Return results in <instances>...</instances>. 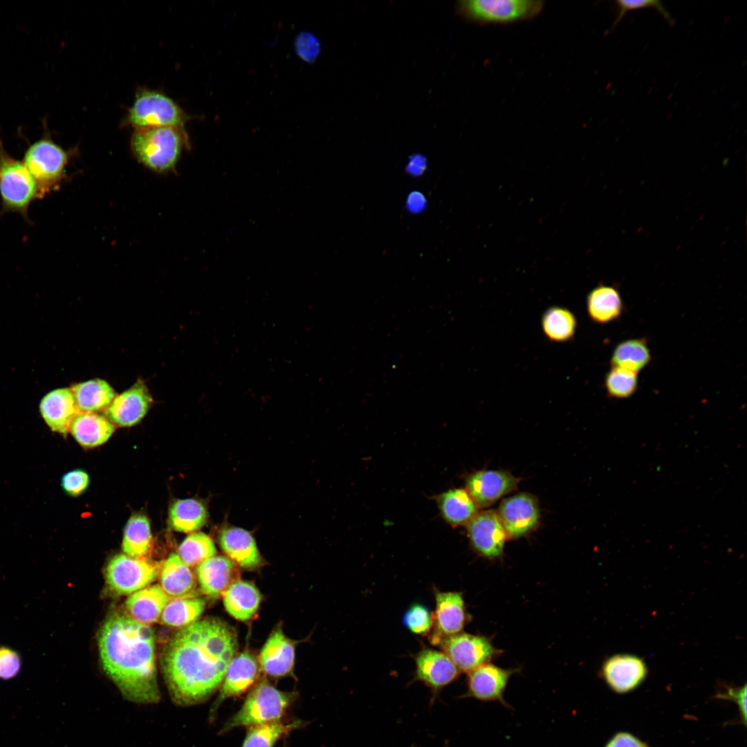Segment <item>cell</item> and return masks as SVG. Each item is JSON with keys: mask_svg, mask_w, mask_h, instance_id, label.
<instances>
[{"mask_svg": "<svg viewBox=\"0 0 747 747\" xmlns=\"http://www.w3.org/2000/svg\"><path fill=\"white\" fill-rule=\"evenodd\" d=\"M237 648L235 631L225 622L207 618L182 628L165 648L163 671L176 704L201 703L222 683Z\"/></svg>", "mask_w": 747, "mask_h": 747, "instance_id": "6da1fadb", "label": "cell"}, {"mask_svg": "<svg viewBox=\"0 0 747 747\" xmlns=\"http://www.w3.org/2000/svg\"><path fill=\"white\" fill-rule=\"evenodd\" d=\"M98 646L104 672L127 699L158 701L155 636L148 625L128 615L113 614L100 629Z\"/></svg>", "mask_w": 747, "mask_h": 747, "instance_id": "7a4b0ae2", "label": "cell"}, {"mask_svg": "<svg viewBox=\"0 0 747 747\" xmlns=\"http://www.w3.org/2000/svg\"><path fill=\"white\" fill-rule=\"evenodd\" d=\"M136 158L156 173L172 171L188 145L183 128L163 127L136 129L131 138Z\"/></svg>", "mask_w": 747, "mask_h": 747, "instance_id": "3957f363", "label": "cell"}, {"mask_svg": "<svg viewBox=\"0 0 747 747\" xmlns=\"http://www.w3.org/2000/svg\"><path fill=\"white\" fill-rule=\"evenodd\" d=\"M71 156L46 135L28 145L22 161L36 183L39 199L59 187Z\"/></svg>", "mask_w": 747, "mask_h": 747, "instance_id": "277c9868", "label": "cell"}, {"mask_svg": "<svg viewBox=\"0 0 747 747\" xmlns=\"http://www.w3.org/2000/svg\"><path fill=\"white\" fill-rule=\"evenodd\" d=\"M294 695L263 681L248 694L240 710L224 725L221 732L240 726H252L279 720Z\"/></svg>", "mask_w": 747, "mask_h": 747, "instance_id": "5b68a950", "label": "cell"}, {"mask_svg": "<svg viewBox=\"0 0 747 747\" xmlns=\"http://www.w3.org/2000/svg\"><path fill=\"white\" fill-rule=\"evenodd\" d=\"M0 199L3 212H13L28 219L31 202L39 199L36 183L23 161L12 157L0 137Z\"/></svg>", "mask_w": 747, "mask_h": 747, "instance_id": "8992f818", "label": "cell"}, {"mask_svg": "<svg viewBox=\"0 0 747 747\" xmlns=\"http://www.w3.org/2000/svg\"><path fill=\"white\" fill-rule=\"evenodd\" d=\"M189 117L165 94L142 89L136 93L128 111L127 122L136 129L172 127L183 128Z\"/></svg>", "mask_w": 747, "mask_h": 747, "instance_id": "52a82bcc", "label": "cell"}, {"mask_svg": "<svg viewBox=\"0 0 747 747\" xmlns=\"http://www.w3.org/2000/svg\"><path fill=\"white\" fill-rule=\"evenodd\" d=\"M543 6L538 0H468L459 2L458 8L469 20L504 24L532 18Z\"/></svg>", "mask_w": 747, "mask_h": 747, "instance_id": "ba28073f", "label": "cell"}, {"mask_svg": "<svg viewBox=\"0 0 747 747\" xmlns=\"http://www.w3.org/2000/svg\"><path fill=\"white\" fill-rule=\"evenodd\" d=\"M161 567L162 564L156 562L118 554L107 566L106 582L116 594H132L156 580Z\"/></svg>", "mask_w": 747, "mask_h": 747, "instance_id": "9c48e42d", "label": "cell"}, {"mask_svg": "<svg viewBox=\"0 0 747 747\" xmlns=\"http://www.w3.org/2000/svg\"><path fill=\"white\" fill-rule=\"evenodd\" d=\"M439 645L460 672L468 673L499 653L488 638L463 632L443 638Z\"/></svg>", "mask_w": 747, "mask_h": 747, "instance_id": "30bf717a", "label": "cell"}, {"mask_svg": "<svg viewBox=\"0 0 747 747\" xmlns=\"http://www.w3.org/2000/svg\"><path fill=\"white\" fill-rule=\"evenodd\" d=\"M434 600L433 626L429 633V640L432 645H439L443 638L461 632L468 620V615L459 592L436 590Z\"/></svg>", "mask_w": 747, "mask_h": 747, "instance_id": "8fae6325", "label": "cell"}, {"mask_svg": "<svg viewBox=\"0 0 747 747\" xmlns=\"http://www.w3.org/2000/svg\"><path fill=\"white\" fill-rule=\"evenodd\" d=\"M497 514L507 537L512 539L528 535L537 526L540 520L537 499L528 493H519L505 499Z\"/></svg>", "mask_w": 747, "mask_h": 747, "instance_id": "7c38bea8", "label": "cell"}, {"mask_svg": "<svg viewBox=\"0 0 747 747\" xmlns=\"http://www.w3.org/2000/svg\"><path fill=\"white\" fill-rule=\"evenodd\" d=\"M466 525L470 545L477 553L489 559L502 555L508 537L496 512H478Z\"/></svg>", "mask_w": 747, "mask_h": 747, "instance_id": "4fadbf2b", "label": "cell"}, {"mask_svg": "<svg viewBox=\"0 0 747 747\" xmlns=\"http://www.w3.org/2000/svg\"><path fill=\"white\" fill-rule=\"evenodd\" d=\"M152 398L145 382L138 380L131 387L116 394L106 409L107 418L121 427L138 423L147 414Z\"/></svg>", "mask_w": 747, "mask_h": 747, "instance_id": "5bb4252c", "label": "cell"}, {"mask_svg": "<svg viewBox=\"0 0 747 747\" xmlns=\"http://www.w3.org/2000/svg\"><path fill=\"white\" fill-rule=\"evenodd\" d=\"M518 479L507 471L480 470L465 480V490L478 507H487L515 490Z\"/></svg>", "mask_w": 747, "mask_h": 747, "instance_id": "9a60e30c", "label": "cell"}, {"mask_svg": "<svg viewBox=\"0 0 747 747\" xmlns=\"http://www.w3.org/2000/svg\"><path fill=\"white\" fill-rule=\"evenodd\" d=\"M513 670L504 669L490 663H485L468 672V690L465 697L483 701H498L506 708L504 693Z\"/></svg>", "mask_w": 747, "mask_h": 747, "instance_id": "2e32d148", "label": "cell"}, {"mask_svg": "<svg viewBox=\"0 0 747 747\" xmlns=\"http://www.w3.org/2000/svg\"><path fill=\"white\" fill-rule=\"evenodd\" d=\"M602 675L615 692H629L645 679L647 669L643 659L633 654H620L610 656L602 667Z\"/></svg>", "mask_w": 747, "mask_h": 747, "instance_id": "e0dca14e", "label": "cell"}, {"mask_svg": "<svg viewBox=\"0 0 747 747\" xmlns=\"http://www.w3.org/2000/svg\"><path fill=\"white\" fill-rule=\"evenodd\" d=\"M416 679L423 682L434 692L454 681L460 671L443 652L423 648L415 657Z\"/></svg>", "mask_w": 747, "mask_h": 747, "instance_id": "ac0fdd59", "label": "cell"}, {"mask_svg": "<svg viewBox=\"0 0 747 747\" xmlns=\"http://www.w3.org/2000/svg\"><path fill=\"white\" fill-rule=\"evenodd\" d=\"M259 670L258 662L252 654L245 652L234 657L227 667L219 694L212 707L213 712L226 699L247 691L257 679Z\"/></svg>", "mask_w": 747, "mask_h": 747, "instance_id": "d6986e66", "label": "cell"}, {"mask_svg": "<svg viewBox=\"0 0 747 747\" xmlns=\"http://www.w3.org/2000/svg\"><path fill=\"white\" fill-rule=\"evenodd\" d=\"M39 413L54 432L65 436L79 412L71 388H58L47 393L39 403Z\"/></svg>", "mask_w": 747, "mask_h": 747, "instance_id": "ffe728a7", "label": "cell"}, {"mask_svg": "<svg viewBox=\"0 0 747 747\" xmlns=\"http://www.w3.org/2000/svg\"><path fill=\"white\" fill-rule=\"evenodd\" d=\"M295 647L282 629L275 630L269 636L259 655L261 670L273 677L284 676L293 670Z\"/></svg>", "mask_w": 747, "mask_h": 747, "instance_id": "44dd1931", "label": "cell"}, {"mask_svg": "<svg viewBox=\"0 0 747 747\" xmlns=\"http://www.w3.org/2000/svg\"><path fill=\"white\" fill-rule=\"evenodd\" d=\"M237 570L228 557L214 555L197 566L196 576L200 588L206 596L217 598L236 580Z\"/></svg>", "mask_w": 747, "mask_h": 747, "instance_id": "7402d4cb", "label": "cell"}, {"mask_svg": "<svg viewBox=\"0 0 747 747\" xmlns=\"http://www.w3.org/2000/svg\"><path fill=\"white\" fill-rule=\"evenodd\" d=\"M219 544L228 557L246 569H253L261 564L262 558L252 535L246 530L228 527L222 530Z\"/></svg>", "mask_w": 747, "mask_h": 747, "instance_id": "603a6c76", "label": "cell"}, {"mask_svg": "<svg viewBox=\"0 0 747 747\" xmlns=\"http://www.w3.org/2000/svg\"><path fill=\"white\" fill-rule=\"evenodd\" d=\"M169 600L161 587L156 584L132 593L126 600L125 607L131 618L147 625L159 620Z\"/></svg>", "mask_w": 747, "mask_h": 747, "instance_id": "cb8c5ba5", "label": "cell"}, {"mask_svg": "<svg viewBox=\"0 0 747 747\" xmlns=\"http://www.w3.org/2000/svg\"><path fill=\"white\" fill-rule=\"evenodd\" d=\"M160 571V587L169 597H196L195 576L177 554L169 555Z\"/></svg>", "mask_w": 747, "mask_h": 747, "instance_id": "d4e9b609", "label": "cell"}, {"mask_svg": "<svg viewBox=\"0 0 747 747\" xmlns=\"http://www.w3.org/2000/svg\"><path fill=\"white\" fill-rule=\"evenodd\" d=\"M115 427L109 420L97 413L79 412L72 420L69 432L83 447L100 445L111 436Z\"/></svg>", "mask_w": 747, "mask_h": 747, "instance_id": "484cf974", "label": "cell"}, {"mask_svg": "<svg viewBox=\"0 0 747 747\" xmlns=\"http://www.w3.org/2000/svg\"><path fill=\"white\" fill-rule=\"evenodd\" d=\"M587 309L593 322L606 324L617 320L621 316L624 304L617 288L600 284L588 294Z\"/></svg>", "mask_w": 747, "mask_h": 747, "instance_id": "4316f807", "label": "cell"}, {"mask_svg": "<svg viewBox=\"0 0 747 747\" xmlns=\"http://www.w3.org/2000/svg\"><path fill=\"white\" fill-rule=\"evenodd\" d=\"M222 596L228 614L242 621L250 620L255 616L261 602L258 589L252 583L240 580L233 582Z\"/></svg>", "mask_w": 747, "mask_h": 747, "instance_id": "83f0119b", "label": "cell"}, {"mask_svg": "<svg viewBox=\"0 0 747 747\" xmlns=\"http://www.w3.org/2000/svg\"><path fill=\"white\" fill-rule=\"evenodd\" d=\"M71 389L76 407L81 412L95 413L105 409L116 396L109 383L100 378L77 383Z\"/></svg>", "mask_w": 747, "mask_h": 747, "instance_id": "f1b7e54d", "label": "cell"}, {"mask_svg": "<svg viewBox=\"0 0 747 747\" xmlns=\"http://www.w3.org/2000/svg\"><path fill=\"white\" fill-rule=\"evenodd\" d=\"M438 504L443 519L454 526L467 524L479 508L466 490L461 488L442 493L438 498Z\"/></svg>", "mask_w": 747, "mask_h": 747, "instance_id": "f546056e", "label": "cell"}, {"mask_svg": "<svg viewBox=\"0 0 747 747\" xmlns=\"http://www.w3.org/2000/svg\"><path fill=\"white\" fill-rule=\"evenodd\" d=\"M152 535L148 518L142 514L132 515L124 531L122 548L128 556L144 559L152 548Z\"/></svg>", "mask_w": 747, "mask_h": 747, "instance_id": "4dcf8cb0", "label": "cell"}, {"mask_svg": "<svg viewBox=\"0 0 747 747\" xmlns=\"http://www.w3.org/2000/svg\"><path fill=\"white\" fill-rule=\"evenodd\" d=\"M208 513L204 505L195 499H178L169 508V524L178 532L191 533L201 528Z\"/></svg>", "mask_w": 747, "mask_h": 747, "instance_id": "1f68e13d", "label": "cell"}, {"mask_svg": "<svg viewBox=\"0 0 747 747\" xmlns=\"http://www.w3.org/2000/svg\"><path fill=\"white\" fill-rule=\"evenodd\" d=\"M650 349L645 338H633L618 343L611 358V367L638 373L650 362Z\"/></svg>", "mask_w": 747, "mask_h": 747, "instance_id": "d6a6232c", "label": "cell"}, {"mask_svg": "<svg viewBox=\"0 0 747 747\" xmlns=\"http://www.w3.org/2000/svg\"><path fill=\"white\" fill-rule=\"evenodd\" d=\"M205 606V600L198 597L172 598L163 609L161 622L172 627L183 628L197 621Z\"/></svg>", "mask_w": 747, "mask_h": 747, "instance_id": "836d02e7", "label": "cell"}, {"mask_svg": "<svg viewBox=\"0 0 747 747\" xmlns=\"http://www.w3.org/2000/svg\"><path fill=\"white\" fill-rule=\"evenodd\" d=\"M542 326L548 340L555 342H565L574 337L577 320L569 309L562 306H552L544 313Z\"/></svg>", "mask_w": 747, "mask_h": 747, "instance_id": "e575fe53", "label": "cell"}, {"mask_svg": "<svg viewBox=\"0 0 747 747\" xmlns=\"http://www.w3.org/2000/svg\"><path fill=\"white\" fill-rule=\"evenodd\" d=\"M304 725L301 721L280 720L250 726L241 747H274L283 736Z\"/></svg>", "mask_w": 747, "mask_h": 747, "instance_id": "d590c367", "label": "cell"}, {"mask_svg": "<svg viewBox=\"0 0 747 747\" xmlns=\"http://www.w3.org/2000/svg\"><path fill=\"white\" fill-rule=\"evenodd\" d=\"M214 542L206 534L197 532L189 535L181 544L178 555L188 566H199L216 555Z\"/></svg>", "mask_w": 747, "mask_h": 747, "instance_id": "8d00e7d4", "label": "cell"}, {"mask_svg": "<svg viewBox=\"0 0 747 747\" xmlns=\"http://www.w3.org/2000/svg\"><path fill=\"white\" fill-rule=\"evenodd\" d=\"M638 387V374L626 369L611 367L605 378V388L610 398H627Z\"/></svg>", "mask_w": 747, "mask_h": 747, "instance_id": "74e56055", "label": "cell"}, {"mask_svg": "<svg viewBox=\"0 0 747 747\" xmlns=\"http://www.w3.org/2000/svg\"><path fill=\"white\" fill-rule=\"evenodd\" d=\"M403 623L416 635L429 634L433 626V614L425 605L415 603L405 612Z\"/></svg>", "mask_w": 747, "mask_h": 747, "instance_id": "f35d334b", "label": "cell"}, {"mask_svg": "<svg viewBox=\"0 0 747 747\" xmlns=\"http://www.w3.org/2000/svg\"><path fill=\"white\" fill-rule=\"evenodd\" d=\"M294 49L302 60L313 64L320 54L321 44L313 33L302 31L295 38Z\"/></svg>", "mask_w": 747, "mask_h": 747, "instance_id": "ab89813d", "label": "cell"}, {"mask_svg": "<svg viewBox=\"0 0 747 747\" xmlns=\"http://www.w3.org/2000/svg\"><path fill=\"white\" fill-rule=\"evenodd\" d=\"M616 6L618 8V15L616 19L614 21L611 28L616 26L622 20L625 15L631 10H636L644 8H654L658 10L661 15L665 18V19L671 25L674 24V20L672 19L671 15L668 10L665 8L661 1L658 0H641V1H628V0H618L616 1Z\"/></svg>", "mask_w": 747, "mask_h": 747, "instance_id": "60d3db41", "label": "cell"}, {"mask_svg": "<svg viewBox=\"0 0 747 747\" xmlns=\"http://www.w3.org/2000/svg\"><path fill=\"white\" fill-rule=\"evenodd\" d=\"M21 658L15 649L0 647V679L10 680L15 678L21 668Z\"/></svg>", "mask_w": 747, "mask_h": 747, "instance_id": "b9f144b4", "label": "cell"}, {"mask_svg": "<svg viewBox=\"0 0 747 747\" xmlns=\"http://www.w3.org/2000/svg\"><path fill=\"white\" fill-rule=\"evenodd\" d=\"M89 483V474L80 469L65 473L61 479V486L64 491L73 497H77L84 492Z\"/></svg>", "mask_w": 747, "mask_h": 747, "instance_id": "7bdbcfd3", "label": "cell"}, {"mask_svg": "<svg viewBox=\"0 0 747 747\" xmlns=\"http://www.w3.org/2000/svg\"><path fill=\"white\" fill-rule=\"evenodd\" d=\"M605 747H648L645 744L633 735L620 732L616 735Z\"/></svg>", "mask_w": 747, "mask_h": 747, "instance_id": "ee69618b", "label": "cell"}, {"mask_svg": "<svg viewBox=\"0 0 747 747\" xmlns=\"http://www.w3.org/2000/svg\"><path fill=\"white\" fill-rule=\"evenodd\" d=\"M727 697L733 699L737 703L741 712L743 716V720L746 722V686L744 685L742 688L739 689H729L727 692Z\"/></svg>", "mask_w": 747, "mask_h": 747, "instance_id": "f6af8a7d", "label": "cell"}, {"mask_svg": "<svg viewBox=\"0 0 747 747\" xmlns=\"http://www.w3.org/2000/svg\"><path fill=\"white\" fill-rule=\"evenodd\" d=\"M408 169L414 174L420 173L425 167V159L421 155L413 156L408 164Z\"/></svg>", "mask_w": 747, "mask_h": 747, "instance_id": "bcb514c9", "label": "cell"}, {"mask_svg": "<svg viewBox=\"0 0 747 747\" xmlns=\"http://www.w3.org/2000/svg\"><path fill=\"white\" fill-rule=\"evenodd\" d=\"M425 200L418 194H412L408 200V206L411 210L417 211L424 206Z\"/></svg>", "mask_w": 747, "mask_h": 747, "instance_id": "7dc6e473", "label": "cell"}]
</instances>
